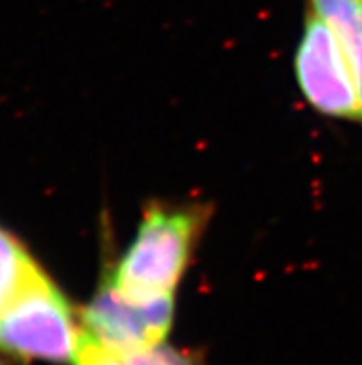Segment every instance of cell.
Listing matches in <instances>:
<instances>
[{"label": "cell", "instance_id": "obj_1", "mask_svg": "<svg viewBox=\"0 0 362 365\" xmlns=\"http://www.w3.org/2000/svg\"><path fill=\"white\" fill-rule=\"evenodd\" d=\"M206 227L198 206H154L147 210L128 250L110 280L135 299L174 295Z\"/></svg>", "mask_w": 362, "mask_h": 365}, {"label": "cell", "instance_id": "obj_2", "mask_svg": "<svg viewBox=\"0 0 362 365\" xmlns=\"http://www.w3.org/2000/svg\"><path fill=\"white\" fill-rule=\"evenodd\" d=\"M82 336V319L39 264L0 312V352L6 356L73 365Z\"/></svg>", "mask_w": 362, "mask_h": 365}, {"label": "cell", "instance_id": "obj_3", "mask_svg": "<svg viewBox=\"0 0 362 365\" xmlns=\"http://www.w3.org/2000/svg\"><path fill=\"white\" fill-rule=\"evenodd\" d=\"M294 73L309 106L321 115L362 120L357 83L344 46L335 30L311 9L294 54Z\"/></svg>", "mask_w": 362, "mask_h": 365}, {"label": "cell", "instance_id": "obj_4", "mask_svg": "<svg viewBox=\"0 0 362 365\" xmlns=\"http://www.w3.org/2000/svg\"><path fill=\"white\" fill-rule=\"evenodd\" d=\"M83 332L117 354L165 343L174 323V295L135 299L110 278L80 315Z\"/></svg>", "mask_w": 362, "mask_h": 365}, {"label": "cell", "instance_id": "obj_5", "mask_svg": "<svg viewBox=\"0 0 362 365\" xmlns=\"http://www.w3.org/2000/svg\"><path fill=\"white\" fill-rule=\"evenodd\" d=\"M309 9L335 30L344 46L362 110V0H309Z\"/></svg>", "mask_w": 362, "mask_h": 365}, {"label": "cell", "instance_id": "obj_6", "mask_svg": "<svg viewBox=\"0 0 362 365\" xmlns=\"http://www.w3.org/2000/svg\"><path fill=\"white\" fill-rule=\"evenodd\" d=\"M36 265L37 262L23 243L0 227V312L14 299Z\"/></svg>", "mask_w": 362, "mask_h": 365}, {"label": "cell", "instance_id": "obj_7", "mask_svg": "<svg viewBox=\"0 0 362 365\" xmlns=\"http://www.w3.org/2000/svg\"><path fill=\"white\" fill-rule=\"evenodd\" d=\"M126 365H198L191 354L166 347L165 343L154 347L139 349V351L120 354Z\"/></svg>", "mask_w": 362, "mask_h": 365}, {"label": "cell", "instance_id": "obj_8", "mask_svg": "<svg viewBox=\"0 0 362 365\" xmlns=\"http://www.w3.org/2000/svg\"><path fill=\"white\" fill-rule=\"evenodd\" d=\"M73 365H126L122 356L117 352L110 351L107 347L91 339L87 334L83 332L82 343L76 352Z\"/></svg>", "mask_w": 362, "mask_h": 365}, {"label": "cell", "instance_id": "obj_9", "mask_svg": "<svg viewBox=\"0 0 362 365\" xmlns=\"http://www.w3.org/2000/svg\"><path fill=\"white\" fill-rule=\"evenodd\" d=\"M0 365H6V364H4V360H2V358H0Z\"/></svg>", "mask_w": 362, "mask_h": 365}]
</instances>
